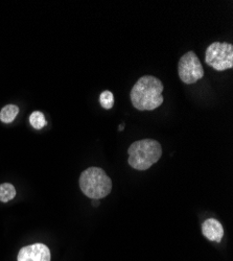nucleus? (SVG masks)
I'll list each match as a JSON object with an SVG mask.
<instances>
[{
    "label": "nucleus",
    "instance_id": "f257e3e1",
    "mask_svg": "<svg viewBox=\"0 0 233 261\" xmlns=\"http://www.w3.org/2000/svg\"><path fill=\"white\" fill-rule=\"evenodd\" d=\"M163 84L152 75L140 77L131 90V101L139 111H152L163 102Z\"/></svg>",
    "mask_w": 233,
    "mask_h": 261
},
{
    "label": "nucleus",
    "instance_id": "f03ea898",
    "mask_svg": "<svg viewBox=\"0 0 233 261\" xmlns=\"http://www.w3.org/2000/svg\"><path fill=\"white\" fill-rule=\"evenodd\" d=\"M128 162L136 170H146L162 156L160 143L153 139H142L131 144L128 150Z\"/></svg>",
    "mask_w": 233,
    "mask_h": 261
},
{
    "label": "nucleus",
    "instance_id": "7ed1b4c3",
    "mask_svg": "<svg viewBox=\"0 0 233 261\" xmlns=\"http://www.w3.org/2000/svg\"><path fill=\"white\" fill-rule=\"evenodd\" d=\"M80 187L86 197L100 200L107 197L112 190V181L99 167H90L82 172Z\"/></svg>",
    "mask_w": 233,
    "mask_h": 261
},
{
    "label": "nucleus",
    "instance_id": "20e7f679",
    "mask_svg": "<svg viewBox=\"0 0 233 261\" xmlns=\"http://www.w3.org/2000/svg\"><path fill=\"white\" fill-rule=\"evenodd\" d=\"M205 62L218 71L233 67V46L229 43L215 42L210 44L205 54Z\"/></svg>",
    "mask_w": 233,
    "mask_h": 261
},
{
    "label": "nucleus",
    "instance_id": "39448f33",
    "mask_svg": "<svg viewBox=\"0 0 233 261\" xmlns=\"http://www.w3.org/2000/svg\"><path fill=\"white\" fill-rule=\"evenodd\" d=\"M178 73L181 81L187 85L197 83L204 76L202 64L194 51H188L178 63Z\"/></svg>",
    "mask_w": 233,
    "mask_h": 261
},
{
    "label": "nucleus",
    "instance_id": "423d86ee",
    "mask_svg": "<svg viewBox=\"0 0 233 261\" xmlns=\"http://www.w3.org/2000/svg\"><path fill=\"white\" fill-rule=\"evenodd\" d=\"M51 254L47 246L34 244L21 249L17 256V261H50Z\"/></svg>",
    "mask_w": 233,
    "mask_h": 261
},
{
    "label": "nucleus",
    "instance_id": "0eeeda50",
    "mask_svg": "<svg viewBox=\"0 0 233 261\" xmlns=\"http://www.w3.org/2000/svg\"><path fill=\"white\" fill-rule=\"evenodd\" d=\"M202 232L204 236L211 242L221 243L224 236V229L222 224L215 219H208L203 223Z\"/></svg>",
    "mask_w": 233,
    "mask_h": 261
},
{
    "label": "nucleus",
    "instance_id": "6e6552de",
    "mask_svg": "<svg viewBox=\"0 0 233 261\" xmlns=\"http://www.w3.org/2000/svg\"><path fill=\"white\" fill-rule=\"evenodd\" d=\"M19 113V108L15 105H8L0 111V120L5 123L12 122Z\"/></svg>",
    "mask_w": 233,
    "mask_h": 261
},
{
    "label": "nucleus",
    "instance_id": "1a4fd4ad",
    "mask_svg": "<svg viewBox=\"0 0 233 261\" xmlns=\"http://www.w3.org/2000/svg\"><path fill=\"white\" fill-rule=\"evenodd\" d=\"M16 197V189L10 183L0 185V202L8 203Z\"/></svg>",
    "mask_w": 233,
    "mask_h": 261
},
{
    "label": "nucleus",
    "instance_id": "9d476101",
    "mask_svg": "<svg viewBox=\"0 0 233 261\" xmlns=\"http://www.w3.org/2000/svg\"><path fill=\"white\" fill-rule=\"evenodd\" d=\"M30 123L36 129H41L46 125V120L44 114L40 111H35L30 116Z\"/></svg>",
    "mask_w": 233,
    "mask_h": 261
},
{
    "label": "nucleus",
    "instance_id": "9b49d317",
    "mask_svg": "<svg viewBox=\"0 0 233 261\" xmlns=\"http://www.w3.org/2000/svg\"><path fill=\"white\" fill-rule=\"evenodd\" d=\"M99 102H100V106L103 109H106V110H110V109L114 105L113 93L109 90H106V91L101 92V94L99 95Z\"/></svg>",
    "mask_w": 233,
    "mask_h": 261
},
{
    "label": "nucleus",
    "instance_id": "f8f14e48",
    "mask_svg": "<svg viewBox=\"0 0 233 261\" xmlns=\"http://www.w3.org/2000/svg\"><path fill=\"white\" fill-rule=\"evenodd\" d=\"M93 204H94L95 207H97L98 204H99V203H98V200H93Z\"/></svg>",
    "mask_w": 233,
    "mask_h": 261
},
{
    "label": "nucleus",
    "instance_id": "ddd939ff",
    "mask_svg": "<svg viewBox=\"0 0 233 261\" xmlns=\"http://www.w3.org/2000/svg\"><path fill=\"white\" fill-rule=\"evenodd\" d=\"M123 129V124H121L120 126H119V130H122Z\"/></svg>",
    "mask_w": 233,
    "mask_h": 261
}]
</instances>
